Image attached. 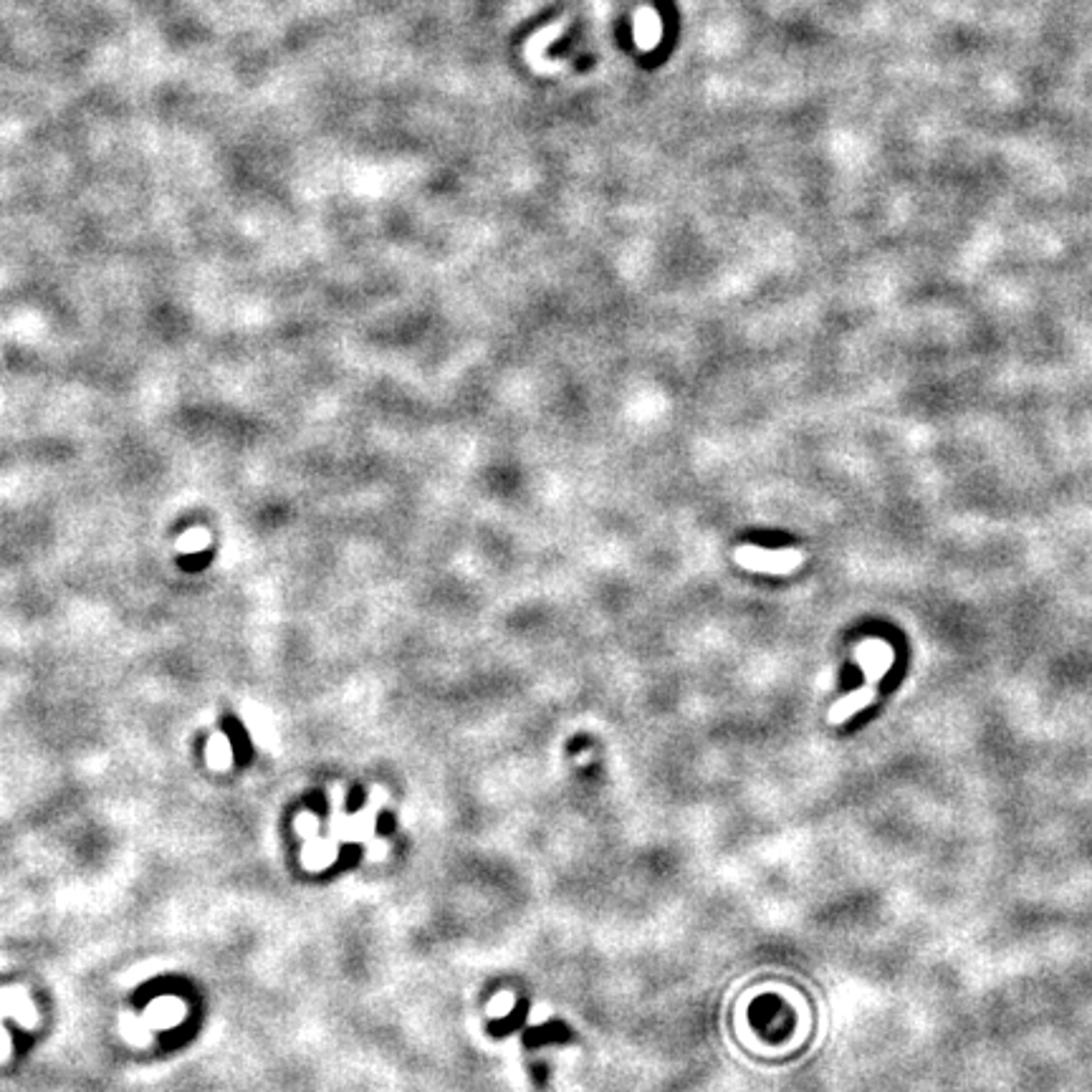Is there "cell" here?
I'll return each mask as SVG.
<instances>
[{"mask_svg":"<svg viewBox=\"0 0 1092 1092\" xmlns=\"http://www.w3.org/2000/svg\"><path fill=\"white\" fill-rule=\"evenodd\" d=\"M733 559H736L738 567H744L749 572L789 574L802 567L804 554L799 549L767 551L759 549V546H753V544H741V546L733 551Z\"/></svg>","mask_w":1092,"mask_h":1092,"instance_id":"obj_1","label":"cell"},{"mask_svg":"<svg viewBox=\"0 0 1092 1092\" xmlns=\"http://www.w3.org/2000/svg\"><path fill=\"white\" fill-rule=\"evenodd\" d=\"M890 658H893V655H890V650H888L883 655V660L873 666V673L868 670V680H865V686H862L860 690H855V693L845 695L842 701L834 703V709L830 711V721H833V724H842V721H847L850 716H855L857 711L865 709V706H868V703L876 698L877 683H880V678L885 675V668L890 666Z\"/></svg>","mask_w":1092,"mask_h":1092,"instance_id":"obj_2","label":"cell"},{"mask_svg":"<svg viewBox=\"0 0 1092 1092\" xmlns=\"http://www.w3.org/2000/svg\"><path fill=\"white\" fill-rule=\"evenodd\" d=\"M565 29H567V18H562V21H557L554 26H549V29L539 31V33H536V36L528 41L526 56H528V61L536 66V69H539V64H542V49H546V46H549L551 41H554V38H557Z\"/></svg>","mask_w":1092,"mask_h":1092,"instance_id":"obj_3","label":"cell"}]
</instances>
